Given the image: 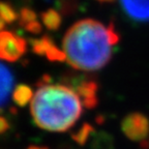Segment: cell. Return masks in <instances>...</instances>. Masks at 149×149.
Here are the masks:
<instances>
[{"instance_id": "3", "label": "cell", "mask_w": 149, "mask_h": 149, "mask_svg": "<svg viewBox=\"0 0 149 149\" xmlns=\"http://www.w3.org/2000/svg\"><path fill=\"white\" fill-rule=\"evenodd\" d=\"M66 86L70 87L79 95L84 108L93 109L98 104V84L94 80L82 76H74L68 80Z\"/></svg>"}, {"instance_id": "8", "label": "cell", "mask_w": 149, "mask_h": 149, "mask_svg": "<svg viewBox=\"0 0 149 149\" xmlns=\"http://www.w3.org/2000/svg\"><path fill=\"white\" fill-rule=\"evenodd\" d=\"M14 87V76L12 70L0 62V111L7 105Z\"/></svg>"}, {"instance_id": "15", "label": "cell", "mask_w": 149, "mask_h": 149, "mask_svg": "<svg viewBox=\"0 0 149 149\" xmlns=\"http://www.w3.org/2000/svg\"><path fill=\"white\" fill-rule=\"evenodd\" d=\"M8 130V121L5 117L0 116V134L5 133Z\"/></svg>"}, {"instance_id": "4", "label": "cell", "mask_w": 149, "mask_h": 149, "mask_svg": "<svg viewBox=\"0 0 149 149\" xmlns=\"http://www.w3.org/2000/svg\"><path fill=\"white\" fill-rule=\"evenodd\" d=\"M26 49L25 38L10 31L0 32V59L15 62L25 54Z\"/></svg>"}, {"instance_id": "9", "label": "cell", "mask_w": 149, "mask_h": 149, "mask_svg": "<svg viewBox=\"0 0 149 149\" xmlns=\"http://www.w3.org/2000/svg\"><path fill=\"white\" fill-rule=\"evenodd\" d=\"M32 88L25 84H20L15 88L13 92V100L19 107H25L27 104L31 102V100L33 97Z\"/></svg>"}, {"instance_id": "2", "label": "cell", "mask_w": 149, "mask_h": 149, "mask_svg": "<svg viewBox=\"0 0 149 149\" xmlns=\"http://www.w3.org/2000/svg\"><path fill=\"white\" fill-rule=\"evenodd\" d=\"M48 83L42 84L34 93L30 102L31 116L42 130L63 133L77 123L84 106L70 87Z\"/></svg>"}, {"instance_id": "1", "label": "cell", "mask_w": 149, "mask_h": 149, "mask_svg": "<svg viewBox=\"0 0 149 149\" xmlns=\"http://www.w3.org/2000/svg\"><path fill=\"white\" fill-rule=\"evenodd\" d=\"M119 42V34L113 24L84 19L76 22L63 37L65 60L78 70L94 72L110 61L113 48Z\"/></svg>"}, {"instance_id": "17", "label": "cell", "mask_w": 149, "mask_h": 149, "mask_svg": "<svg viewBox=\"0 0 149 149\" xmlns=\"http://www.w3.org/2000/svg\"><path fill=\"white\" fill-rule=\"evenodd\" d=\"M100 2H113L114 0H97Z\"/></svg>"}, {"instance_id": "6", "label": "cell", "mask_w": 149, "mask_h": 149, "mask_svg": "<svg viewBox=\"0 0 149 149\" xmlns=\"http://www.w3.org/2000/svg\"><path fill=\"white\" fill-rule=\"evenodd\" d=\"M32 51L37 55H45L50 61H64L65 55L62 50H59L49 36H45L31 40Z\"/></svg>"}, {"instance_id": "12", "label": "cell", "mask_w": 149, "mask_h": 149, "mask_svg": "<svg viewBox=\"0 0 149 149\" xmlns=\"http://www.w3.org/2000/svg\"><path fill=\"white\" fill-rule=\"evenodd\" d=\"M58 12L61 15H72L79 8V1L78 0H58L57 1Z\"/></svg>"}, {"instance_id": "7", "label": "cell", "mask_w": 149, "mask_h": 149, "mask_svg": "<svg viewBox=\"0 0 149 149\" xmlns=\"http://www.w3.org/2000/svg\"><path fill=\"white\" fill-rule=\"evenodd\" d=\"M124 14L133 21L149 22V0H120Z\"/></svg>"}, {"instance_id": "5", "label": "cell", "mask_w": 149, "mask_h": 149, "mask_svg": "<svg viewBox=\"0 0 149 149\" xmlns=\"http://www.w3.org/2000/svg\"><path fill=\"white\" fill-rule=\"evenodd\" d=\"M121 128L128 139L142 141L149 134V119L141 113H132L123 118Z\"/></svg>"}, {"instance_id": "13", "label": "cell", "mask_w": 149, "mask_h": 149, "mask_svg": "<svg viewBox=\"0 0 149 149\" xmlns=\"http://www.w3.org/2000/svg\"><path fill=\"white\" fill-rule=\"evenodd\" d=\"M36 18V14L33 12L32 9L28 8V7L22 8L20 14H19V22H20V25H22L23 27L27 25V24L37 20Z\"/></svg>"}, {"instance_id": "16", "label": "cell", "mask_w": 149, "mask_h": 149, "mask_svg": "<svg viewBox=\"0 0 149 149\" xmlns=\"http://www.w3.org/2000/svg\"><path fill=\"white\" fill-rule=\"evenodd\" d=\"M27 149H48V148L42 147V146H30V147H28Z\"/></svg>"}, {"instance_id": "10", "label": "cell", "mask_w": 149, "mask_h": 149, "mask_svg": "<svg viewBox=\"0 0 149 149\" xmlns=\"http://www.w3.org/2000/svg\"><path fill=\"white\" fill-rule=\"evenodd\" d=\"M42 25L46 26L47 29L49 30H57L61 25L62 22V18H61V14L58 10L55 9H47L46 12L42 13Z\"/></svg>"}, {"instance_id": "11", "label": "cell", "mask_w": 149, "mask_h": 149, "mask_svg": "<svg viewBox=\"0 0 149 149\" xmlns=\"http://www.w3.org/2000/svg\"><path fill=\"white\" fill-rule=\"evenodd\" d=\"M0 19L5 24H10L18 20L19 14L9 2L0 0Z\"/></svg>"}, {"instance_id": "14", "label": "cell", "mask_w": 149, "mask_h": 149, "mask_svg": "<svg viewBox=\"0 0 149 149\" xmlns=\"http://www.w3.org/2000/svg\"><path fill=\"white\" fill-rule=\"evenodd\" d=\"M24 28H25L28 32L34 33V34H38V33L42 32V24H40V22L37 21V20H35V21L31 22V23H29V24H27L26 26H24Z\"/></svg>"}]
</instances>
